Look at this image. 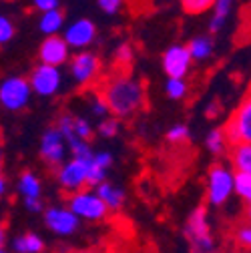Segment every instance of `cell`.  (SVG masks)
Wrapping results in <instances>:
<instances>
[{
  "instance_id": "obj_17",
  "label": "cell",
  "mask_w": 251,
  "mask_h": 253,
  "mask_svg": "<svg viewBox=\"0 0 251 253\" xmlns=\"http://www.w3.org/2000/svg\"><path fill=\"white\" fill-rule=\"evenodd\" d=\"M235 0H215L211 6V20H209V33L219 35L227 24V18L231 16Z\"/></svg>"
},
{
  "instance_id": "obj_4",
  "label": "cell",
  "mask_w": 251,
  "mask_h": 253,
  "mask_svg": "<svg viewBox=\"0 0 251 253\" xmlns=\"http://www.w3.org/2000/svg\"><path fill=\"white\" fill-rule=\"evenodd\" d=\"M33 99V90H30L28 79L26 77H6L0 81V107L18 113L24 111Z\"/></svg>"
},
{
  "instance_id": "obj_2",
  "label": "cell",
  "mask_w": 251,
  "mask_h": 253,
  "mask_svg": "<svg viewBox=\"0 0 251 253\" xmlns=\"http://www.w3.org/2000/svg\"><path fill=\"white\" fill-rule=\"evenodd\" d=\"M185 237L189 241L191 253H217V243L211 231V221L205 207H197L185 221Z\"/></svg>"
},
{
  "instance_id": "obj_8",
  "label": "cell",
  "mask_w": 251,
  "mask_h": 253,
  "mask_svg": "<svg viewBox=\"0 0 251 253\" xmlns=\"http://www.w3.org/2000/svg\"><path fill=\"white\" fill-rule=\"evenodd\" d=\"M39 155L48 167H54V169L67 161L69 147H67L65 137L60 135V131L56 129V126H48V129H44V133L41 137V143H39Z\"/></svg>"
},
{
  "instance_id": "obj_40",
  "label": "cell",
  "mask_w": 251,
  "mask_h": 253,
  "mask_svg": "<svg viewBox=\"0 0 251 253\" xmlns=\"http://www.w3.org/2000/svg\"><path fill=\"white\" fill-rule=\"evenodd\" d=\"M71 253H99L95 249H77V251H71Z\"/></svg>"
},
{
  "instance_id": "obj_29",
  "label": "cell",
  "mask_w": 251,
  "mask_h": 253,
  "mask_svg": "<svg viewBox=\"0 0 251 253\" xmlns=\"http://www.w3.org/2000/svg\"><path fill=\"white\" fill-rule=\"evenodd\" d=\"M165 137H167L169 143H173V145H181V143H185V141H189L191 131H189V126H187V125L177 123V125H173L171 129L167 131Z\"/></svg>"
},
{
  "instance_id": "obj_25",
  "label": "cell",
  "mask_w": 251,
  "mask_h": 253,
  "mask_svg": "<svg viewBox=\"0 0 251 253\" xmlns=\"http://www.w3.org/2000/svg\"><path fill=\"white\" fill-rule=\"evenodd\" d=\"M233 195L245 203L251 201V173H233Z\"/></svg>"
},
{
  "instance_id": "obj_7",
  "label": "cell",
  "mask_w": 251,
  "mask_h": 253,
  "mask_svg": "<svg viewBox=\"0 0 251 253\" xmlns=\"http://www.w3.org/2000/svg\"><path fill=\"white\" fill-rule=\"evenodd\" d=\"M223 133H225V139L231 147L251 143V97L249 94H245L241 99V103L237 105V109L229 117Z\"/></svg>"
},
{
  "instance_id": "obj_23",
  "label": "cell",
  "mask_w": 251,
  "mask_h": 253,
  "mask_svg": "<svg viewBox=\"0 0 251 253\" xmlns=\"http://www.w3.org/2000/svg\"><path fill=\"white\" fill-rule=\"evenodd\" d=\"M113 60H115L117 73H127V69L133 65V60H135V46L131 42L117 44L115 54H113Z\"/></svg>"
},
{
  "instance_id": "obj_41",
  "label": "cell",
  "mask_w": 251,
  "mask_h": 253,
  "mask_svg": "<svg viewBox=\"0 0 251 253\" xmlns=\"http://www.w3.org/2000/svg\"><path fill=\"white\" fill-rule=\"evenodd\" d=\"M2 157H4V153H2V143H0V167H2Z\"/></svg>"
},
{
  "instance_id": "obj_6",
  "label": "cell",
  "mask_w": 251,
  "mask_h": 253,
  "mask_svg": "<svg viewBox=\"0 0 251 253\" xmlns=\"http://www.w3.org/2000/svg\"><path fill=\"white\" fill-rule=\"evenodd\" d=\"M69 71H71L73 81L79 86H90V84L99 83L101 71H103V62H101L99 54H95V52L79 50L69 60Z\"/></svg>"
},
{
  "instance_id": "obj_31",
  "label": "cell",
  "mask_w": 251,
  "mask_h": 253,
  "mask_svg": "<svg viewBox=\"0 0 251 253\" xmlns=\"http://www.w3.org/2000/svg\"><path fill=\"white\" fill-rule=\"evenodd\" d=\"M88 111H90V115L101 117V119L109 117L107 105H105V101L101 99V94H99V92H92V97L88 99Z\"/></svg>"
},
{
  "instance_id": "obj_14",
  "label": "cell",
  "mask_w": 251,
  "mask_h": 253,
  "mask_svg": "<svg viewBox=\"0 0 251 253\" xmlns=\"http://www.w3.org/2000/svg\"><path fill=\"white\" fill-rule=\"evenodd\" d=\"M56 129L60 131V135L65 137L67 145L71 141H86L90 143L92 135H95V129H92V125L88 119L84 117H79V115H73V113H62L56 121Z\"/></svg>"
},
{
  "instance_id": "obj_10",
  "label": "cell",
  "mask_w": 251,
  "mask_h": 253,
  "mask_svg": "<svg viewBox=\"0 0 251 253\" xmlns=\"http://www.w3.org/2000/svg\"><path fill=\"white\" fill-rule=\"evenodd\" d=\"M56 183L65 193H77L81 189H86V169L84 159H71L56 167L54 171Z\"/></svg>"
},
{
  "instance_id": "obj_33",
  "label": "cell",
  "mask_w": 251,
  "mask_h": 253,
  "mask_svg": "<svg viewBox=\"0 0 251 253\" xmlns=\"http://www.w3.org/2000/svg\"><path fill=\"white\" fill-rule=\"evenodd\" d=\"M92 163H95L99 169H103L105 173L113 167V153H109V151H97V153H92Z\"/></svg>"
},
{
  "instance_id": "obj_18",
  "label": "cell",
  "mask_w": 251,
  "mask_h": 253,
  "mask_svg": "<svg viewBox=\"0 0 251 253\" xmlns=\"http://www.w3.org/2000/svg\"><path fill=\"white\" fill-rule=\"evenodd\" d=\"M44 247H46L44 239L35 231L20 233L18 237L12 239V251L14 253H42Z\"/></svg>"
},
{
  "instance_id": "obj_42",
  "label": "cell",
  "mask_w": 251,
  "mask_h": 253,
  "mask_svg": "<svg viewBox=\"0 0 251 253\" xmlns=\"http://www.w3.org/2000/svg\"><path fill=\"white\" fill-rule=\"evenodd\" d=\"M0 253H10L8 249H4V247H0Z\"/></svg>"
},
{
  "instance_id": "obj_24",
  "label": "cell",
  "mask_w": 251,
  "mask_h": 253,
  "mask_svg": "<svg viewBox=\"0 0 251 253\" xmlns=\"http://www.w3.org/2000/svg\"><path fill=\"white\" fill-rule=\"evenodd\" d=\"M205 147H207V151H209L211 155H215V157L227 153V151H229V143H227V139H225L223 129H213V131H209L207 137H205Z\"/></svg>"
},
{
  "instance_id": "obj_36",
  "label": "cell",
  "mask_w": 251,
  "mask_h": 253,
  "mask_svg": "<svg viewBox=\"0 0 251 253\" xmlns=\"http://www.w3.org/2000/svg\"><path fill=\"white\" fill-rule=\"evenodd\" d=\"M24 207H26L30 213H42V211H44V201H42V197L24 199Z\"/></svg>"
},
{
  "instance_id": "obj_38",
  "label": "cell",
  "mask_w": 251,
  "mask_h": 253,
  "mask_svg": "<svg viewBox=\"0 0 251 253\" xmlns=\"http://www.w3.org/2000/svg\"><path fill=\"white\" fill-rule=\"evenodd\" d=\"M6 237H8L6 225H4V223H0V247H4V243H6Z\"/></svg>"
},
{
  "instance_id": "obj_20",
  "label": "cell",
  "mask_w": 251,
  "mask_h": 253,
  "mask_svg": "<svg viewBox=\"0 0 251 253\" xmlns=\"http://www.w3.org/2000/svg\"><path fill=\"white\" fill-rule=\"evenodd\" d=\"M229 161L233 173H251V143L233 145L229 151Z\"/></svg>"
},
{
  "instance_id": "obj_11",
  "label": "cell",
  "mask_w": 251,
  "mask_h": 253,
  "mask_svg": "<svg viewBox=\"0 0 251 253\" xmlns=\"http://www.w3.org/2000/svg\"><path fill=\"white\" fill-rule=\"evenodd\" d=\"M44 213V225L58 237H69L79 231L81 221L75 213L69 211L67 205H54L42 211Z\"/></svg>"
},
{
  "instance_id": "obj_16",
  "label": "cell",
  "mask_w": 251,
  "mask_h": 253,
  "mask_svg": "<svg viewBox=\"0 0 251 253\" xmlns=\"http://www.w3.org/2000/svg\"><path fill=\"white\" fill-rule=\"evenodd\" d=\"M99 199L105 203V207L109 209V213L113 211H121L125 201H127V193H125V189H121L119 185L111 183V181H103L101 185H97V191Z\"/></svg>"
},
{
  "instance_id": "obj_26",
  "label": "cell",
  "mask_w": 251,
  "mask_h": 253,
  "mask_svg": "<svg viewBox=\"0 0 251 253\" xmlns=\"http://www.w3.org/2000/svg\"><path fill=\"white\" fill-rule=\"evenodd\" d=\"M189 92V84L185 79H167L165 83V94L171 101H183Z\"/></svg>"
},
{
  "instance_id": "obj_39",
  "label": "cell",
  "mask_w": 251,
  "mask_h": 253,
  "mask_svg": "<svg viewBox=\"0 0 251 253\" xmlns=\"http://www.w3.org/2000/svg\"><path fill=\"white\" fill-rule=\"evenodd\" d=\"M217 111H219V109H217V105H211V107H207V111H205V113H207V117H209V119H215V117H217Z\"/></svg>"
},
{
  "instance_id": "obj_35",
  "label": "cell",
  "mask_w": 251,
  "mask_h": 253,
  "mask_svg": "<svg viewBox=\"0 0 251 253\" xmlns=\"http://www.w3.org/2000/svg\"><path fill=\"white\" fill-rule=\"evenodd\" d=\"M33 6L42 14V12L60 8V0H33Z\"/></svg>"
},
{
  "instance_id": "obj_22",
  "label": "cell",
  "mask_w": 251,
  "mask_h": 253,
  "mask_svg": "<svg viewBox=\"0 0 251 253\" xmlns=\"http://www.w3.org/2000/svg\"><path fill=\"white\" fill-rule=\"evenodd\" d=\"M18 193L22 195V199L42 197V183L35 171H24L18 177Z\"/></svg>"
},
{
  "instance_id": "obj_28",
  "label": "cell",
  "mask_w": 251,
  "mask_h": 253,
  "mask_svg": "<svg viewBox=\"0 0 251 253\" xmlns=\"http://www.w3.org/2000/svg\"><path fill=\"white\" fill-rule=\"evenodd\" d=\"M16 35V26L12 22V18L8 14H2L0 12V46L8 44Z\"/></svg>"
},
{
  "instance_id": "obj_9",
  "label": "cell",
  "mask_w": 251,
  "mask_h": 253,
  "mask_svg": "<svg viewBox=\"0 0 251 253\" xmlns=\"http://www.w3.org/2000/svg\"><path fill=\"white\" fill-rule=\"evenodd\" d=\"M28 84L30 90L39 94V97H56L62 88V73L60 69L46 67L39 62L28 77Z\"/></svg>"
},
{
  "instance_id": "obj_27",
  "label": "cell",
  "mask_w": 251,
  "mask_h": 253,
  "mask_svg": "<svg viewBox=\"0 0 251 253\" xmlns=\"http://www.w3.org/2000/svg\"><path fill=\"white\" fill-rule=\"evenodd\" d=\"M119 131H121V121L115 119V117H105V119H101V123H99V126H97V133H99V137H103V139H113V137L119 135Z\"/></svg>"
},
{
  "instance_id": "obj_34",
  "label": "cell",
  "mask_w": 251,
  "mask_h": 253,
  "mask_svg": "<svg viewBox=\"0 0 251 253\" xmlns=\"http://www.w3.org/2000/svg\"><path fill=\"white\" fill-rule=\"evenodd\" d=\"M99 2V8L105 12V14H117L123 4H125V0H97Z\"/></svg>"
},
{
  "instance_id": "obj_15",
  "label": "cell",
  "mask_w": 251,
  "mask_h": 253,
  "mask_svg": "<svg viewBox=\"0 0 251 253\" xmlns=\"http://www.w3.org/2000/svg\"><path fill=\"white\" fill-rule=\"evenodd\" d=\"M39 58H41V65L46 67H65L69 65L71 60V48L67 46V42L62 41L60 35L56 37H46L39 48Z\"/></svg>"
},
{
  "instance_id": "obj_30",
  "label": "cell",
  "mask_w": 251,
  "mask_h": 253,
  "mask_svg": "<svg viewBox=\"0 0 251 253\" xmlns=\"http://www.w3.org/2000/svg\"><path fill=\"white\" fill-rule=\"evenodd\" d=\"M215 0H181V6L187 14H203L211 10Z\"/></svg>"
},
{
  "instance_id": "obj_21",
  "label": "cell",
  "mask_w": 251,
  "mask_h": 253,
  "mask_svg": "<svg viewBox=\"0 0 251 253\" xmlns=\"http://www.w3.org/2000/svg\"><path fill=\"white\" fill-rule=\"evenodd\" d=\"M39 28H41V33L46 35V37H56L60 30L65 28V12H62L60 8L42 12L41 18H39Z\"/></svg>"
},
{
  "instance_id": "obj_13",
  "label": "cell",
  "mask_w": 251,
  "mask_h": 253,
  "mask_svg": "<svg viewBox=\"0 0 251 253\" xmlns=\"http://www.w3.org/2000/svg\"><path fill=\"white\" fill-rule=\"evenodd\" d=\"M161 65L167 79H185L191 73L193 60L185 44H171L161 56Z\"/></svg>"
},
{
  "instance_id": "obj_12",
  "label": "cell",
  "mask_w": 251,
  "mask_h": 253,
  "mask_svg": "<svg viewBox=\"0 0 251 253\" xmlns=\"http://www.w3.org/2000/svg\"><path fill=\"white\" fill-rule=\"evenodd\" d=\"M62 41L67 42V46L73 50H86L92 42L97 41V24L90 18H77L73 20L67 28L65 35H62Z\"/></svg>"
},
{
  "instance_id": "obj_32",
  "label": "cell",
  "mask_w": 251,
  "mask_h": 253,
  "mask_svg": "<svg viewBox=\"0 0 251 253\" xmlns=\"http://www.w3.org/2000/svg\"><path fill=\"white\" fill-rule=\"evenodd\" d=\"M233 237H235V243H237L239 247L249 249V245H251V227H249V223H241V225H237Z\"/></svg>"
},
{
  "instance_id": "obj_37",
  "label": "cell",
  "mask_w": 251,
  "mask_h": 253,
  "mask_svg": "<svg viewBox=\"0 0 251 253\" xmlns=\"http://www.w3.org/2000/svg\"><path fill=\"white\" fill-rule=\"evenodd\" d=\"M6 191H8V179L4 177V173L0 171V199H2L4 195H6Z\"/></svg>"
},
{
  "instance_id": "obj_19",
  "label": "cell",
  "mask_w": 251,
  "mask_h": 253,
  "mask_svg": "<svg viewBox=\"0 0 251 253\" xmlns=\"http://www.w3.org/2000/svg\"><path fill=\"white\" fill-rule=\"evenodd\" d=\"M185 46H187V50H189L191 60H199V62L211 58L213 50H215V42H213L211 35H199V37L191 39Z\"/></svg>"
},
{
  "instance_id": "obj_3",
  "label": "cell",
  "mask_w": 251,
  "mask_h": 253,
  "mask_svg": "<svg viewBox=\"0 0 251 253\" xmlns=\"http://www.w3.org/2000/svg\"><path fill=\"white\" fill-rule=\"evenodd\" d=\"M233 195V171L231 167L223 163H215L207 171V181H205V197L207 203L213 207H221L229 201Z\"/></svg>"
},
{
  "instance_id": "obj_1",
  "label": "cell",
  "mask_w": 251,
  "mask_h": 253,
  "mask_svg": "<svg viewBox=\"0 0 251 253\" xmlns=\"http://www.w3.org/2000/svg\"><path fill=\"white\" fill-rule=\"evenodd\" d=\"M97 92L107 105L109 117L119 121L135 117L147 103L145 84L129 73H115L107 77Z\"/></svg>"
},
{
  "instance_id": "obj_5",
  "label": "cell",
  "mask_w": 251,
  "mask_h": 253,
  "mask_svg": "<svg viewBox=\"0 0 251 253\" xmlns=\"http://www.w3.org/2000/svg\"><path fill=\"white\" fill-rule=\"evenodd\" d=\"M67 207L79 217V221H105L109 217V209L90 189H81L77 193H71L67 199Z\"/></svg>"
}]
</instances>
